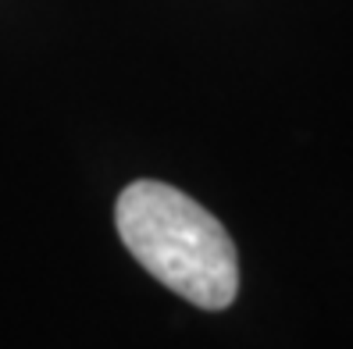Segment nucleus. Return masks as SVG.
Instances as JSON below:
<instances>
[{
    "label": "nucleus",
    "instance_id": "1",
    "mask_svg": "<svg viewBox=\"0 0 353 349\" xmlns=\"http://www.w3.org/2000/svg\"><path fill=\"white\" fill-rule=\"evenodd\" d=\"M114 224L125 250L164 289L200 310H225L239 293V260L225 224L196 200L139 178L121 189Z\"/></svg>",
    "mask_w": 353,
    "mask_h": 349
}]
</instances>
